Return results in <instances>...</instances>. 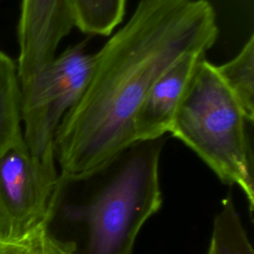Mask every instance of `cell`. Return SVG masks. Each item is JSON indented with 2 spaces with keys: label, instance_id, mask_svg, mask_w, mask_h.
Segmentation results:
<instances>
[{
  "label": "cell",
  "instance_id": "obj_3",
  "mask_svg": "<svg viewBox=\"0 0 254 254\" xmlns=\"http://www.w3.org/2000/svg\"><path fill=\"white\" fill-rule=\"evenodd\" d=\"M245 114L217 72L203 59L169 133L192 150L223 183L237 186L254 211V165Z\"/></svg>",
  "mask_w": 254,
  "mask_h": 254
},
{
  "label": "cell",
  "instance_id": "obj_9",
  "mask_svg": "<svg viewBox=\"0 0 254 254\" xmlns=\"http://www.w3.org/2000/svg\"><path fill=\"white\" fill-rule=\"evenodd\" d=\"M221 79L241 106L247 121L254 118V36L251 34L239 53L216 65Z\"/></svg>",
  "mask_w": 254,
  "mask_h": 254
},
{
  "label": "cell",
  "instance_id": "obj_4",
  "mask_svg": "<svg viewBox=\"0 0 254 254\" xmlns=\"http://www.w3.org/2000/svg\"><path fill=\"white\" fill-rule=\"evenodd\" d=\"M93 54L84 43L68 47L21 85L24 141L33 156L56 165L54 142L64 115L80 99L90 76Z\"/></svg>",
  "mask_w": 254,
  "mask_h": 254
},
{
  "label": "cell",
  "instance_id": "obj_10",
  "mask_svg": "<svg viewBox=\"0 0 254 254\" xmlns=\"http://www.w3.org/2000/svg\"><path fill=\"white\" fill-rule=\"evenodd\" d=\"M127 0H66L74 27L94 36H110L125 15Z\"/></svg>",
  "mask_w": 254,
  "mask_h": 254
},
{
  "label": "cell",
  "instance_id": "obj_5",
  "mask_svg": "<svg viewBox=\"0 0 254 254\" xmlns=\"http://www.w3.org/2000/svg\"><path fill=\"white\" fill-rule=\"evenodd\" d=\"M58 176L56 165L33 156L25 141L0 158V240L19 239L42 224Z\"/></svg>",
  "mask_w": 254,
  "mask_h": 254
},
{
  "label": "cell",
  "instance_id": "obj_8",
  "mask_svg": "<svg viewBox=\"0 0 254 254\" xmlns=\"http://www.w3.org/2000/svg\"><path fill=\"white\" fill-rule=\"evenodd\" d=\"M22 142V92L17 64L0 51V158Z\"/></svg>",
  "mask_w": 254,
  "mask_h": 254
},
{
  "label": "cell",
  "instance_id": "obj_12",
  "mask_svg": "<svg viewBox=\"0 0 254 254\" xmlns=\"http://www.w3.org/2000/svg\"><path fill=\"white\" fill-rule=\"evenodd\" d=\"M0 254H69L59 242L54 240L42 224L25 236L12 240H0Z\"/></svg>",
  "mask_w": 254,
  "mask_h": 254
},
{
  "label": "cell",
  "instance_id": "obj_11",
  "mask_svg": "<svg viewBox=\"0 0 254 254\" xmlns=\"http://www.w3.org/2000/svg\"><path fill=\"white\" fill-rule=\"evenodd\" d=\"M221 203L222 207L213 219L206 254H254L241 217L235 208L231 192L227 193Z\"/></svg>",
  "mask_w": 254,
  "mask_h": 254
},
{
  "label": "cell",
  "instance_id": "obj_1",
  "mask_svg": "<svg viewBox=\"0 0 254 254\" xmlns=\"http://www.w3.org/2000/svg\"><path fill=\"white\" fill-rule=\"evenodd\" d=\"M217 37L207 0H140L93 54L87 85L57 130L60 174L94 169L136 143L134 119L154 82L185 55L206 53Z\"/></svg>",
  "mask_w": 254,
  "mask_h": 254
},
{
  "label": "cell",
  "instance_id": "obj_2",
  "mask_svg": "<svg viewBox=\"0 0 254 254\" xmlns=\"http://www.w3.org/2000/svg\"><path fill=\"white\" fill-rule=\"evenodd\" d=\"M164 137L139 141L79 174H59L45 231L69 254H132L145 222L162 206Z\"/></svg>",
  "mask_w": 254,
  "mask_h": 254
},
{
  "label": "cell",
  "instance_id": "obj_7",
  "mask_svg": "<svg viewBox=\"0 0 254 254\" xmlns=\"http://www.w3.org/2000/svg\"><path fill=\"white\" fill-rule=\"evenodd\" d=\"M73 27L66 0H22L17 26L19 52L33 59L53 57Z\"/></svg>",
  "mask_w": 254,
  "mask_h": 254
},
{
  "label": "cell",
  "instance_id": "obj_6",
  "mask_svg": "<svg viewBox=\"0 0 254 254\" xmlns=\"http://www.w3.org/2000/svg\"><path fill=\"white\" fill-rule=\"evenodd\" d=\"M205 52L190 53L172 64L154 82L134 119L136 142L169 133L178 108Z\"/></svg>",
  "mask_w": 254,
  "mask_h": 254
}]
</instances>
